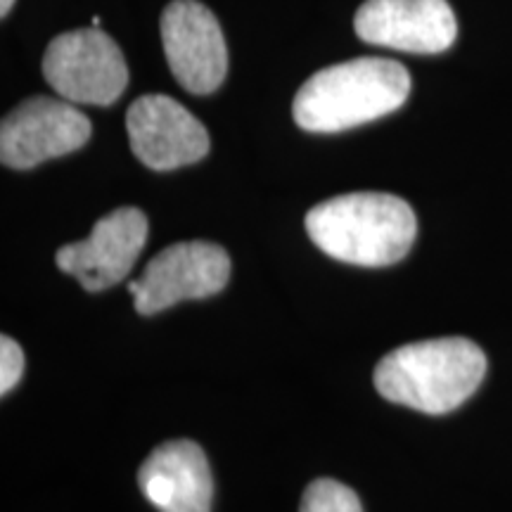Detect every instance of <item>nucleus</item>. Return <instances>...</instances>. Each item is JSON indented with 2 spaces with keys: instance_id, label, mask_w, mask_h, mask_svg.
Instances as JSON below:
<instances>
[{
  "instance_id": "9b49d317",
  "label": "nucleus",
  "mask_w": 512,
  "mask_h": 512,
  "mask_svg": "<svg viewBox=\"0 0 512 512\" xmlns=\"http://www.w3.org/2000/svg\"><path fill=\"white\" fill-rule=\"evenodd\" d=\"M138 484L162 512H211L214 477L204 451L190 439L157 446L140 465Z\"/></svg>"
},
{
  "instance_id": "ddd939ff",
  "label": "nucleus",
  "mask_w": 512,
  "mask_h": 512,
  "mask_svg": "<svg viewBox=\"0 0 512 512\" xmlns=\"http://www.w3.org/2000/svg\"><path fill=\"white\" fill-rule=\"evenodd\" d=\"M24 375V351L15 339L0 337V394H8Z\"/></svg>"
},
{
  "instance_id": "7ed1b4c3",
  "label": "nucleus",
  "mask_w": 512,
  "mask_h": 512,
  "mask_svg": "<svg viewBox=\"0 0 512 512\" xmlns=\"http://www.w3.org/2000/svg\"><path fill=\"white\" fill-rule=\"evenodd\" d=\"M486 356L472 339L441 337L403 344L375 366V389L384 399L420 413L444 415L477 392Z\"/></svg>"
},
{
  "instance_id": "20e7f679",
  "label": "nucleus",
  "mask_w": 512,
  "mask_h": 512,
  "mask_svg": "<svg viewBox=\"0 0 512 512\" xmlns=\"http://www.w3.org/2000/svg\"><path fill=\"white\" fill-rule=\"evenodd\" d=\"M43 76L74 105H112L128 86L124 53L98 27L55 36L43 55Z\"/></svg>"
},
{
  "instance_id": "f03ea898",
  "label": "nucleus",
  "mask_w": 512,
  "mask_h": 512,
  "mask_svg": "<svg viewBox=\"0 0 512 512\" xmlns=\"http://www.w3.org/2000/svg\"><path fill=\"white\" fill-rule=\"evenodd\" d=\"M313 245L344 264L382 268L411 252L418 221L411 204L389 192H349L306 214Z\"/></svg>"
},
{
  "instance_id": "6e6552de",
  "label": "nucleus",
  "mask_w": 512,
  "mask_h": 512,
  "mask_svg": "<svg viewBox=\"0 0 512 512\" xmlns=\"http://www.w3.org/2000/svg\"><path fill=\"white\" fill-rule=\"evenodd\" d=\"M147 242V219L136 207H119L95 223L86 240L57 249L55 264L88 292L110 290L126 278Z\"/></svg>"
},
{
  "instance_id": "39448f33",
  "label": "nucleus",
  "mask_w": 512,
  "mask_h": 512,
  "mask_svg": "<svg viewBox=\"0 0 512 512\" xmlns=\"http://www.w3.org/2000/svg\"><path fill=\"white\" fill-rule=\"evenodd\" d=\"M230 278V256L214 242H176L145 266L138 280L128 283L136 311L152 316L185 299H204L221 292Z\"/></svg>"
},
{
  "instance_id": "9d476101",
  "label": "nucleus",
  "mask_w": 512,
  "mask_h": 512,
  "mask_svg": "<svg viewBox=\"0 0 512 512\" xmlns=\"http://www.w3.org/2000/svg\"><path fill=\"white\" fill-rule=\"evenodd\" d=\"M354 29L370 46L418 55L444 53L458 36L446 0H366L356 10Z\"/></svg>"
},
{
  "instance_id": "1a4fd4ad",
  "label": "nucleus",
  "mask_w": 512,
  "mask_h": 512,
  "mask_svg": "<svg viewBox=\"0 0 512 512\" xmlns=\"http://www.w3.org/2000/svg\"><path fill=\"white\" fill-rule=\"evenodd\" d=\"M126 131L133 155L147 169L171 171L200 162L209 152L207 128L169 95L152 93L133 102Z\"/></svg>"
},
{
  "instance_id": "423d86ee",
  "label": "nucleus",
  "mask_w": 512,
  "mask_h": 512,
  "mask_svg": "<svg viewBox=\"0 0 512 512\" xmlns=\"http://www.w3.org/2000/svg\"><path fill=\"white\" fill-rule=\"evenodd\" d=\"M91 121L74 102L36 95L0 124V159L10 169H34L48 159L76 152L91 138Z\"/></svg>"
},
{
  "instance_id": "0eeeda50",
  "label": "nucleus",
  "mask_w": 512,
  "mask_h": 512,
  "mask_svg": "<svg viewBox=\"0 0 512 512\" xmlns=\"http://www.w3.org/2000/svg\"><path fill=\"white\" fill-rule=\"evenodd\" d=\"M169 69L188 93L209 95L228 72V48L219 19L200 0H171L159 19Z\"/></svg>"
},
{
  "instance_id": "4468645a",
  "label": "nucleus",
  "mask_w": 512,
  "mask_h": 512,
  "mask_svg": "<svg viewBox=\"0 0 512 512\" xmlns=\"http://www.w3.org/2000/svg\"><path fill=\"white\" fill-rule=\"evenodd\" d=\"M12 5H15V0H0V15H8V12L12 10Z\"/></svg>"
},
{
  "instance_id": "f8f14e48",
  "label": "nucleus",
  "mask_w": 512,
  "mask_h": 512,
  "mask_svg": "<svg viewBox=\"0 0 512 512\" xmlns=\"http://www.w3.org/2000/svg\"><path fill=\"white\" fill-rule=\"evenodd\" d=\"M299 512H363V505L354 491L337 479H316L306 486Z\"/></svg>"
},
{
  "instance_id": "f257e3e1",
  "label": "nucleus",
  "mask_w": 512,
  "mask_h": 512,
  "mask_svg": "<svg viewBox=\"0 0 512 512\" xmlns=\"http://www.w3.org/2000/svg\"><path fill=\"white\" fill-rule=\"evenodd\" d=\"M411 95V74L387 57H356L306 79L294 95V121L311 133H339L399 110Z\"/></svg>"
}]
</instances>
